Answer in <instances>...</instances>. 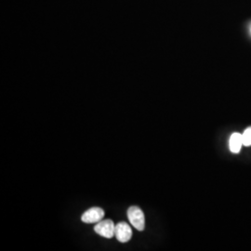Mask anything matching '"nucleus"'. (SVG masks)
Segmentation results:
<instances>
[{
	"instance_id": "5",
	"label": "nucleus",
	"mask_w": 251,
	"mask_h": 251,
	"mask_svg": "<svg viewBox=\"0 0 251 251\" xmlns=\"http://www.w3.org/2000/svg\"><path fill=\"white\" fill-rule=\"evenodd\" d=\"M230 150L233 152H239L243 145V135L240 133H233L230 138Z\"/></svg>"
},
{
	"instance_id": "6",
	"label": "nucleus",
	"mask_w": 251,
	"mask_h": 251,
	"mask_svg": "<svg viewBox=\"0 0 251 251\" xmlns=\"http://www.w3.org/2000/svg\"><path fill=\"white\" fill-rule=\"evenodd\" d=\"M243 141L245 146H251V127H249L245 130L243 133Z\"/></svg>"
},
{
	"instance_id": "4",
	"label": "nucleus",
	"mask_w": 251,
	"mask_h": 251,
	"mask_svg": "<svg viewBox=\"0 0 251 251\" xmlns=\"http://www.w3.org/2000/svg\"><path fill=\"white\" fill-rule=\"evenodd\" d=\"M115 235L119 242H128L132 237V230L126 223L121 222L116 225Z\"/></svg>"
},
{
	"instance_id": "1",
	"label": "nucleus",
	"mask_w": 251,
	"mask_h": 251,
	"mask_svg": "<svg viewBox=\"0 0 251 251\" xmlns=\"http://www.w3.org/2000/svg\"><path fill=\"white\" fill-rule=\"evenodd\" d=\"M127 219L130 225L140 232H143L145 228V217L141 207L137 206H130L127 209Z\"/></svg>"
},
{
	"instance_id": "3",
	"label": "nucleus",
	"mask_w": 251,
	"mask_h": 251,
	"mask_svg": "<svg viewBox=\"0 0 251 251\" xmlns=\"http://www.w3.org/2000/svg\"><path fill=\"white\" fill-rule=\"evenodd\" d=\"M104 217V211L102 208L94 206L86 210L81 217V221L85 224H98Z\"/></svg>"
},
{
	"instance_id": "7",
	"label": "nucleus",
	"mask_w": 251,
	"mask_h": 251,
	"mask_svg": "<svg viewBox=\"0 0 251 251\" xmlns=\"http://www.w3.org/2000/svg\"></svg>"
},
{
	"instance_id": "2",
	"label": "nucleus",
	"mask_w": 251,
	"mask_h": 251,
	"mask_svg": "<svg viewBox=\"0 0 251 251\" xmlns=\"http://www.w3.org/2000/svg\"><path fill=\"white\" fill-rule=\"evenodd\" d=\"M116 225L112 220H101L94 227L95 233L105 238H112L115 236Z\"/></svg>"
}]
</instances>
